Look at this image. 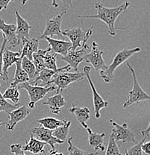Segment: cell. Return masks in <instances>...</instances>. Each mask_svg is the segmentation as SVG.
<instances>
[{
  "mask_svg": "<svg viewBox=\"0 0 150 155\" xmlns=\"http://www.w3.org/2000/svg\"><path fill=\"white\" fill-rule=\"evenodd\" d=\"M66 14V11H61L60 14L56 17L48 19L46 22L44 31L40 36L39 39H44L46 37L52 38L53 36L60 37L61 34V23H62L63 17Z\"/></svg>",
  "mask_w": 150,
  "mask_h": 155,
  "instance_id": "11",
  "label": "cell"
},
{
  "mask_svg": "<svg viewBox=\"0 0 150 155\" xmlns=\"http://www.w3.org/2000/svg\"><path fill=\"white\" fill-rule=\"evenodd\" d=\"M126 65L129 69L131 74L132 75V87L131 90L128 91V99L124 102L123 104V108H127L128 107L132 105L133 104H138L140 101H147V100H150V96L148 95L147 93H145L144 90L142 89V87H140L138 81V79H137L136 74H135V70L134 69L131 67L130 64L128 62L126 63Z\"/></svg>",
  "mask_w": 150,
  "mask_h": 155,
  "instance_id": "4",
  "label": "cell"
},
{
  "mask_svg": "<svg viewBox=\"0 0 150 155\" xmlns=\"http://www.w3.org/2000/svg\"><path fill=\"white\" fill-rule=\"evenodd\" d=\"M18 89L19 90H26L30 100L28 105L31 109H34L35 107V104L38 101L43 99L50 92L56 90L57 87L56 86L45 87L39 86V85L31 84L28 82H25V83L20 84L18 85Z\"/></svg>",
  "mask_w": 150,
  "mask_h": 155,
  "instance_id": "3",
  "label": "cell"
},
{
  "mask_svg": "<svg viewBox=\"0 0 150 155\" xmlns=\"http://www.w3.org/2000/svg\"><path fill=\"white\" fill-rule=\"evenodd\" d=\"M0 87H1V84H0ZM19 107H20L19 104H13L9 103L0 92V112H5L6 114H8L9 113L17 109Z\"/></svg>",
  "mask_w": 150,
  "mask_h": 155,
  "instance_id": "32",
  "label": "cell"
},
{
  "mask_svg": "<svg viewBox=\"0 0 150 155\" xmlns=\"http://www.w3.org/2000/svg\"><path fill=\"white\" fill-rule=\"evenodd\" d=\"M85 78L84 72H69L68 71L60 72L50 81V84H54L56 86L57 93H61L71 84L75 82H80Z\"/></svg>",
  "mask_w": 150,
  "mask_h": 155,
  "instance_id": "5",
  "label": "cell"
},
{
  "mask_svg": "<svg viewBox=\"0 0 150 155\" xmlns=\"http://www.w3.org/2000/svg\"><path fill=\"white\" fill-rule=\"evenodd\" d=\"M65 100L61 93H56L54 96L47 97L46 101L43 102V105H47L52 114L56 115L61 114V109L65 106Z\"/></svg>",
  "mask_w": 150,
  "mask_h": 155,
  "instance_id": "20",
  "label": "cell"
},
{
  "mask_svg": "<svg viewBox=\"0 0 150 155\" xmlns=\"http://www.w3.org/2000/svg\"><path fill=\"white\" fill-rule=\"evenodd\" d=\"M52 130L46 128V127H43L42 125L33 127L31 130V134L34 137H36L37 139H38V140L47 143L48 145H50L51 148H52V149H55V145L63 144L64 142L55 137L52 134Z\"/></svg>",
  "mask_w": 150,
  "mask_h": 155,
  "instance_id": "13",
  "label": "cell"
},
{
  "mask_svg": "<svg viewBox=\"0 0 150 155\" xmlns=\"http://www.w3.org/2000/svg\"><path fill=\"white\" fill-rule=\"evenodd\" d=\"M27 1H28V0H21V2H22V5H25V3L27 2Z\"/></svg>",
  "mask_w": 150,
  "mask_h": 155,
  "instance_id": "43",
  "label": "cell"
},
{
  "mask_svg": "<svg viewBox=\"0 0 150 155\" xmlns=\"http://www.w3.org/2000/svg\"><path fill=\"white\" fill-rule=\"evenodd\" d=\"M3 96L7 100H11L14 104H19L20 101V92H19L18 86L8 87L7 90L3 93Z\"/></svg>",
  "mask_w": 150,
  "mask_h": 155,
  "instance_id": "29",
  "label": "cell"
},
{
  "mask_svg": "<svg viewBox=\"0 0 150 155\" xmlns=\"http://www.w3.org/2000/svg\"><path fill=\"white\" fill-rule=\"evenodd\" d=\"M109 122L113 126L111 135L116 141H120L122 143H136L135 133L131 130L126 123L120 125L112 119H109Z\"/></svg>",
  "mask_w": 150,
  "mask_h": 155,
  "instance_id": "7",
  "label": "cell"
},
{
  "mask_svg": "<svg viewBox=\"0 0 150 155\" xmlns=\"http://www.w3.org/2000/svg\"><path fill=\"white\" fill-rule=\"evenodd\" d=\"M71 114H73L76 117L78 123L81 125L86 124L87 122L90 119V111L88 107H76L74 104H72V107L69 109Z\"/></svg>",
  "mask_w": 150,
  "mask_h": 155,
  "instance_id": "23",
  "label": "cell"
},
{
  "mask_svg": "<svg viewBox=\"0 0 150 155\" xmlns=\"http://www.w3.org/2000/svg\"><path fill=\"white\" fill-rule=\"evenodd\" d=\"M49 50H52L51 47L47 48L45 50H38L37 52L34 53L33 54V61L34 64H35V67H36L37 73L40 72L41 70H43V69L46 68L45 66V61H44V56Z\"/></svg>",
  "mask_w": 150,
  "mask_h": 155,
  "instance_id": "25",
  "label": "cell"
},
{
  "mask_svg": "<svg viewBox=\"0 0 150 155\" xmlns=\"http://www.w3.org/2000/svg\"><path fill=\"white\" fill-rule=\"evenodd\" d=\"M7 39L5 36L3 35V42L2 47L0 48V78L4 81V75H3V52H4L5 48L7 45Z\"/></svg>",
  "mask_w": 150,
  "mask_h": 155,
  "instance_id": "35",
  "label": "cell"
},
{
  "mask_svg": "<svg viewBox=\"0 0 150 155\" xmlns=\"http://www.w3.org/2000/svg\"><path fill=\"white\" fill-rule=\"evenodd\" d=\"M51 155H64V154H63V153L58 152V151H56L55 149H53L52 150V152Z\"/></svg>",
  "mask_w": 150,
  "mask_h": 155,
  "instance_id": "42",
  "label": "cell"
},
{
  "mask_svg": "<svg viewBox=\"0 0 150 155\" xmlns=\"http://www.w3.org/2000/svg\"><path fill=\"white\" fill-rule=\"evenodd\" d=\"M67 143H68V147H67V154H68V155H97L99 154V153L98 152L88 153L86 152V151L78 148V147H76L73 144V143H72V137H69V138L67 139Z\"/></svg>",
  "mask_w": 150,
  "mask_h": 155,
  "instance_id": "30",
  "label": "cell"
},
{
  "mask_svg": "<svg viewBox=\"0 0 150 155\" xmlns=\"http://www.w3.org/2000/svg\"><path fill=\"white\" fill-rule=\"evenodd\" d=\"M20 51L14 52L11 51L5 47L3 52V75H4V81L8 82V70L13 64H16L21 59Z\"/></svg>",
  "mask_w": 150,
  "mask_h": 155,
  "instance_id": "18",
  "label": "cell"
},
{
  "mask_svg": "<svg viewBox=\"0 0 150 155\" xmlns=\"http://www.w3.org/2000/svg\"><path fill=\"white\" fill-rule=\"evenodd\" d=\"M62 3L61 11H66L69 10L72 6V0H61Z\"/></svg>",
  "mask_w": 150,
  "mask_h": 155,
  "instance_id": "37",
  "label": "cell"
},
{
  "mask_svg": "<svg viewBox=\"0 0 150 155\" xmlns=\"http://www.w3.org/2000/svg\"><path fill=\"white\" fill-rule=\"evenodd\" d=\"M148 137H143V139L138 143L131 147L129 149H125V154L124 155H143V151H142V144L146 141Z\"/></svg>",
  "mask_w": 150,
  "mask_h": 155,
  "instance_id": "34",
  "label": "cell"
},
{
  "mask_svg": "<svg viewBox=\"0 0 150 155\" xmlns=\"http://www.w3.org/2000/svg\"><path fill=\"white\" fill-rule=\"evenodd\" d=\"M116 140L110 135L108 140V143L105 150V155H122L118 145L116 143Z\"/></svg>",
  "mask_w": 150,
  "mask_h": 155,
  "instance_id": "33",
  "label": "cell"
},
{
  "mask_svg": "<svg viewBox=\"0 0 150 155\" xmlns=\"http://www.w3.org/2000/svg\"><path fill=\"white\" fill-rule=\"evenodd\" d=\"M90 33H93V27L85 31L82 28V25L76 28L65 29L61 32L62 35L67 37L72 43V50H76L82 47L84 41Z\"/></svg>",
  "mask_w": 150,
  "mask_h": 155,
  "instance_id": "8",
  "label": "cell"
},
{
  "mask_svg": "<svg viewBox=\"0 0 150 155\" xmlns=\"http://www.w3.org/2000/svg\"><path fill=\"white\" fill-rule=\"evenodd\" d=\"M150 133V121H149V123L148 125V127H146L145 130H143L141 131V134L143 136V137H149V134Z\"/></svg>",
  "mask_w": 150,
  "mask_h": 155,
  "instance_id": "40",
  "label": "cell"
},
{
  "mask_svg": "<svg viewBox=\"0 0 150 155\" xmlns=\"http://www.w3.org/2000/svg\"><path fill=\"white\" fill-rule=\"evenodd\" d=\"M21 66H22V68L24 69V71L28 74L30 80L33 81L38 75L36 67H35L33 61L28 59V58L24 57L21 59Z\"/></svg>",
  "mask_w": 150,
  "mask_h": 155,
  "instance_id": "27",
  "label": "cell"
},
{
  "mask_svg": "<svg viewBox=\"0 0 150 155\" xmlns=\"http://www.w3.org/2000/svg\"><path fill=\"white\" fill-rule=\"evenodd\" d=\"M14 1V0H0V11L7 8L9 4Z\"/></svg>",
  "mask_w": 150,
  "mask_h": 155,
  "instance_id": "39",
  "label": "cell"
},
{
  "mask_svg": "<svg viewBox=\"0 0 150 155\" xmlns=\"http://www.w3.org/2000/svg\"><path fill=\"white\" fill-rule=\"evenodd\" d=\"M5 123H3V122H2L1 121H0V126H2V125H5Z\"/></svg>",
  "mask_w": 150,
  "mask_h": 155,
  "instance_id": "45",
  "label": "cell"
},
{
  "mask_svg": "<svg viewBox=\"0 0 150 155\" xmlns=\"http://www.w3.org/2000/svg\"><path fill=\"white\" fill-rule=\"evenodd\" d=\"M90 67H88V66H85L83 68V72L85 73V78L88 79V83L92 91V95H93V107H94V115L96 119H99L100 118V110L103 108H105L106 107L108 106V101H105L101 96H99V94L98 93V92L96 91V89L95 87L94 84L93 83V81H92L91 78H90Z\"/></svg>",
  "mask_w": 150,
  "mask_h": 155,
  "instance_id": "10",
  "label": "cell"
},
{
  "mask_svg": "<svg viewBox=\"0 0 150 155\" xmlns=\"http://www.w3.org/2000/svg\"><path fill=\"white\" fill-rule=\"evenodd\" d=\"M57 54L53 52L52 50H49L44 56V61L46 68L53 70H57L58 68L57 67Z\"/></svg>",
  "mask_w": 150,
  "mask_h": 155,
  "instance_id": "31",
  "label": "cell"
},
{
  "mask_svg": "<svg viewBox=\"0 0 150 155\" xmlns=\"http://www.w3.org/2000/svg\"><path fill=\"white\" fill-rule=\"evenodd\" d=\"M15 65V74H14L13 81L11 82V86L13 87H17L20 84L25 83V82H28V81L30 80L28 74H27L26 72L24 71V69L22 68V66H21V59L16 63Z\"/></svg>",
  "mask_w": 150,
  "mask_h": 155,
  "instance_id": "24",
  "label": "cell"
},
{
  "mask_svg": "<svg viewBox=\"0 0 150 155\" xmlns=\"http://www.w3.org/2000/svg\"><path fill=\"white\" fill-rule=\"evenodd\" d=\"M129 2H125L119 6L114 8H106L101 2H96L94 5L95 9L96 10V15H79L78 18L85 19H96L102 21L107 25V29L108 34L111 36L116 35L115 22L117 17L125 11L129 7Z\"/></svg>",
  "mask_w": 150,
  "mask_h": 155,
  "instance_id": "1",
  "label": "cell"
},
{
  "mask_svg": "<svg viewBox=\"0 0 150 155\" xmlns=\"http://www.w3.org/2000/svg\"><path fill=\"white\" fill-rule=\"evenodd\" d=\"M0 31H2L3 35L7 39L8 48H14L20 44L17 38L16 24H7L2 19H0Z\"/></svg>",
  "mask_w": 150,
  "mask_h": 155,
  "instance_id": "16",
  "label": "cell"
},
{
  "mask_svg": "<svg viewBox=\"0 0 150 155\" xmlns=\"http://www.w3.org/2000/svg\"></svg>",
  "mask_w": 150,
  "mask_h": 155,
  "instance_id": "46",
  "label": "cell"
},
{
  "mask_svg": "<svg viewBox=\"0 0 150 155\" xmlns=\"http://www.w3.org/2000/svg\"><path fill=\"white\" fill-rule=\"evenodd\" d=\"M14 11H15L16 25H17V31H16L17 38L19 43L21 44L23 40L30 38L29 31L32 28V26L25 19L21 17L17 10L15 9Z\"/></svg>",
  "mask_w": 150,
  "mask_h": 155,
  "instance_id": "17",
  "label": "cell"
},
{
  "mask_svg": "<svg viewBox=\"0 0 150 155\" xmlns=\"http://www.w3.org/2000/svg\"><path fill=\"white\" fill-rule=\"evenodd\" d=\"M47 143L35 138L33 135L31 134L29 141L27 142L25 140V145L22 146V149L25 151H28L33 154H43L45 153V146Z\"/></svg>",
  "mask_w": 150,
  "mask_h": 155,
  "instance_id": "22",
  "label": "cell"
},
{
  "mask_svg": "<svg viewBox=\"0 0 150 155\" xmlns=\"http://www.w3.org/2000/svg\"><path fill=\"white\" fill-rule=\"evenodd\" d=\"M10 150L11 153H13L14 155H25V151L22 149V146L17 143L11 145Z\"/></svg>",
  "mask_w": 150,
  "mask_h": 155,
  "instance_id": "36",
  "label": "cell"
},
{
  "mask_svg": "<svg viewBox=\"0 0 150 155\" xmlns=\"http://www.w3.org/2000/svg\"><path fill=\"white\" fill-rule=\"evenodd\" d=\"M72 69L70 65H67L64 67L58 68L57 70H53V69H47L45 68L43 70L39 72L33 81H31L30 84L33 85H39V86L44 87L46 85H49L50 81L54 78V77L57 75L58 72H63V71H70Z\"/></svg>",
  "mask_w": 150,
  "mask_h": 155,
  "instance_id": "12",
  "label": "cell"
},
{
  "mask_svg": "<svg viewBox=\"0 0 150 155\" xmlns=\"http://www.w3.org/2000/svg\"><path fill=\"white\" fill-rule=\"evenodd\" d=\"M37 122H38L40 125L43 126V127L52 130L56 129L57 127L64 125V120H58V119L52 117H47L43 118V119H38Z\"/></svg>",
  "mask_w": 150,
  "mask_h": 155,
  "instance_id": "28",
  "label": "cell"
},
{
  "mask_svg": "<svg viewBox=\"0 0 150 155\" xmlns=\"http://www.w3.org/2000/svg\"><path fill=\"white\" fill-rule=\"evenodd\" d=\"M29 114L30 110L25 105L19 107L17 109L11 111L8 114L9 116L8 121L5 124L6 129L8 130H14L17 124L24 120Z\"/></svg>",
  "mask_w": 150,
  "mask_h": 155,
  "instance_id": "14",
  "label": "cell"
},
{
  "mask_svg": "<svg viewBox=\"0 0 150 155\" xmlns=\"http://www.w3.org/2000/svg\"><path fill=\"white\" fill-rule=\"evenodd\" d=\"M93 33H90L85 40L84 41L82 46L79 50H72L71 49L67 54L65 56H61V60L67 63V64L70 66L72 69H74L75 72H78V67L82 62L85 61V56L87 54V51L89 50V46L87 45L88 39L90 38Z\"/></svg>",
  "mask_w": 150,
  "mask_h": 155,
  "instance_id": "6",
  "label": "cell"
},
{
  "mask_svg": "<svg viewBox=\"0 0 150 155\" xmlns=\"http://www.w3.org/2000/svg\"><path fill=\"white\" fill-rule=\"evenodd\" d=\"M52 148H51V149L50 150H49V153H48V154L47 155H51V154H52Z\"/></svg>",
  "mask_w": 150,
  "mask_h": 155,
  "instance_id": "44",
  "label": "cell"
},
{
  "mask_svg": "<svg viewBox=\"0 0 150 155\" xmlns=\"http://www.w3.org/2000/svg\"><path fill=\"white\" fill-rule=\"evenodd\" d=\"M104 54L100 48V46L96 42H93L91 44L90 53H87L85 56V61L88 64H91L93 69L96 72L105 70L108 68L105 62L103 60L102 54Z\"/></svg>",
  "mask_w": 150,
  "mask_h": 155,
  "instance_id": "9",
  "label": "cell"
},
{
  "mask_svg": "<svg viewBox=\"0 0 150 155\" xmlns=\"http://www.w3.org/2000/svg\"><path fill=\"white\" fill-rule=\"evenodd\" d=\"M44 39L48 42L49 46L52 48V51L57 54L65 56L72 49V43L70 41L57 40V39L49 38V37H46Z\"/></svg>",
  "mask_w": 150,
  "mask_h": 155,
  "instance_id": "19",
  "label": "cell"
},
{
  "mask_svg": "<svg viewBox=\"0 0 150 155\" xmlns=\"http://www.w3.org/2000/svg\"><path fill=\"white\" fill-rule=\"evenodd\" d=\"M141 51L140 47H136L134 48H125L119 51L113 60L112 63L105 70H102L99 72L100 77L102 78L105 83H110L114 79V72L117 67H119L121 64L128 61L129 58L136 53L140 52Z\"/></svg>",
  "mask_w": 150,
  "mask_h": 155,
  "instance_id": "2",
  "label": "cell"
},
{
  "mask_svg": "<svg viewBox=\"0 0 150 155\" xmlns=\"http://www.w3.org/2000/svg\"><path fill=\"white\" fill-rule=\"evenodd\" d=\"M52 6L55 8L58 7V4L57 3V1H56V0H52Z\"/></svg>",
  "mask_w": 150,
  "mask_h": 155,
  "instance_id": "41",
  "label": "cell"
},
{
  "mask_svg": "<svg viewBox=\"0 0 150 155\" xmlns=\"http://www.w3.org/2000/svg\"><path fill=\"white\" fill-rule=\"evenodd\" d=\"M70 125L71 122L70 121H67L64 119V125L53 130V136L57 139H58V140L64 142L67 139V137H68Z\"/></svg>",
  "mask_w": 150,
  "mask_h": 155,
  "instance_id": "26",
  "label": "cell"
},
{
  "mask_svg": "<svg viewBox=\"0 0 150 155\" xmlns=\"http://www.w3.org/2000/svg\"><path fill=\"white\" fill-rule=\"evenodd\" d=\"M82 127H83L86 130V131L88 134V143L89 145L92 148H93V149L96 151V152L99 153V155L100 153L99 151H105L106 150L105 147V142H104V138L105 137V134H96L94 133L91 129L86 124H84V125H81Z\"/></svg>",
  "mask_w": 150,
  "mask_h": 155,
  "instance_id": "15",
  "label": "cell"
},
{
  "mask_svg": "<svg viewBox=\"0 0 150 155\" xmlns=\"http://www.w3.org/2000/svg\"><path fill=\"white\" fill-rule=\"evenodd\" d=\"M142 151L146 154L150 155V141L144 142L142 144Z\"/></svg>",
  "mask_w": 150,
  "mask_h": 155,
  "instance_id": "38",
  "label": "cell"
},
{
  "mask_svg": "<svg viewBox=\"0 0 150 155\" xmlns=\"http://www.w3.org/2000/svg\"><path fill=\"white\" fill-rule=\"evenodd\" d=\"M22 49H21L20 58L26 57L28 59H33L34 53L38 51L39 40L36 38H29L22 42Z\"/></svg>",
  "mask_w": 150,
  "mask_h": 155,
  "instance_id": "21",
  "label": "cell"
}]
</instances>
